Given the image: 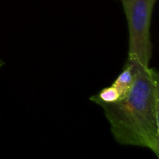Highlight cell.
<instances>
[{"mask_svg":"<svg viewBox=\"0 0 159 159\" xmlns=\"http://www.w3.org/2000/svg\"><path fill=\"white\" fill-rule=\"evenodd\" d=\"M120 99V95L115 87L111 85L110 87L103 89L99 94L93 96L90 98V100L93 102H113Z\"/></svg>","mask_w":159,"mask_h":159,"instance_id":"cell-4","label":"cell"},{"mask_svg":"<svg viewBox=\"0 0 159 159\" xmlns=\"http://www.w3.org/2000/svg\"><path fill=\"white\" fill-rule=\"evenodd\" d=\"M134 72L127 96L113 102H96L104 110L113 138L123 145L149 148L159 158V75L155 68L127 59Z\"/></svg>","mask_w":159,"mask_h":159,"instance_id":"cell-1","label":"cell"},{"mask_svg":"<svg viewBox=\"0 0 159 159\" xmlns=\"http://www.w3.org/2000/svg\"><path fill=\"white\" fill-rule=\"evenodd\" d=\"M128 23V59L148 67L152 55L150 26L157 0H120Z\"/></svg>","mask_w":159,"mask_h":159,"instance_id":"cell-2","label":"cell"},{"mask_svg":"<svg viewBox=\"0 0 159 159\" xmlns=\"http://www.w3.org/2000/svg\"><path fill=\"white\" fill-rule=\"evenodd\" d=\"M134 79V72L133 67L130 62L127 61L124 69L112 85L119 93L120 99L125 97L129 93L133 85Z\"/></svg>","mask_w":159,"mask_h":159,"instance_id":"cell-3","label":"cell"},{"mask_svg":"<svg viewBox=\"0 0 159 159\" xmlns=\"http://www.w3.org/2000/svg\"><path fill=\"white\" fill-rule=\"evenodd\" d=\"M3 65H4V62H3V61H2L0 60V68H1V67Z\"/></svg>","mask_w":159,"mask_h":159,"instance_id":"cell-5","label":"cell"}]
</instances>
